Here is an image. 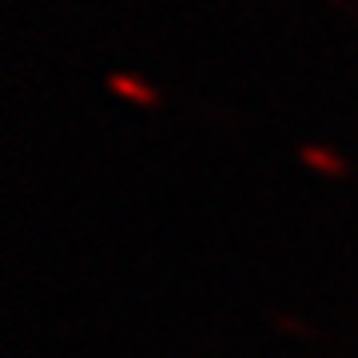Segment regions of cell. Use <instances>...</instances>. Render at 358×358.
I'll use <instances>...</instances> for the list:
<instances>
[{
    "instance_id": "obj_1",
    "label": "cell",
    "mask_w": 358,
    "mask_h": 358,
    "mask_svg": "<svg viewBox=\"0 0 358 358\" xmlns=\"http://www.w3.org/2000/svg\"><path fill=\"white\" fill-rule=\"evenodd\" d=\"M108 88H112V92H120V96H128V100H136V103H148V108H155V103H159L155 88L140 84L136 76H124V72H115V76H108Z\"/></svg>"
},
{
    "instance_id": "obj_2",
    "label": "cell",
    "mask_w": 358,
    "mask_h": 358,
    "mask_svg": "<svg viewBox=\"0 0 358 358\" xmlns=\"http://www.w3.org/2000/svg\"><path fill=\"white\" fill-rule=\"evenodd\" d=\"M303 164L319 167V171H327V176H346V171H350V167H346L334 152H327V148H303Z\"/></svg>"
}]
</instances>
